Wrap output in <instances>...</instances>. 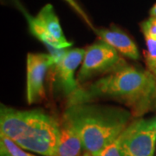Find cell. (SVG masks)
Here are the masks:
<instances>
[{"label":"cell","instance_id":"5bb4252c","mask_svg":"<svg viewBox=\"0 0 156 156\" xmlns=\"http://www.w3.org/2000/svg\"><path fill=\"white\" fill-rule=\"evenodd\" d=\"M147 50H145V62L147 70L153 73L156 69V39L145 38Z\"/></svg>","mask_w":156,"mask_h":156},{"label":"cell","instance_id":"277c9868","mask_svg":"<svg viewBox=\"0 0 156 156\" xmlns=\"http://www.w3.org/2000/svg\"><path fill=\"white\" fill-rule=\"evenodd\" d=\"M118 139L121 156H154L156 116L129 123Z\"/></svg>","mask_w":156,"mask_h":156},{"label":"cell","instance_id":"9c48e42d","mask_svg":"<svg viewBox=\"0 0 156 156\" xmlns=\"http://www.w3.org/2000/svg\"><path fill=\"white\" fill-rule=\"evenodd\" d=\"M101 39L118 52L130 59L138 60L140 53L134 41L127 34L116 28L101 29L96 30Z\"/></svg>","mask_w":156,"mask_h":156},{"label":"cell","instance_id":"52a82bcc","mask_svg":"<svg viewBox=\"0 0 156 156\" xmlns=\"http://www.w3.org/2000/svg\"><path fill=\"white\" fill-rule=\"evenodd\" d=\"M84 49L65 50L60 59L53 65L55 69L56 82L58 88L64 95L71 97L79 88L75 79V72L83 61Z\"/></svg>","mask_w":156,"mask_h":156},{"label":"cell","instance_id":"6da1fadb","mask_svg":"<svg viewBox=\"0 0 156 156\" xmlns=\"http://www.w3.org/2000/svg\"><path fill=\"white\" fill-rule=\"evenodd\" d=\"M97 97L121 101L134 116H141L156 103V76L149 70L125 66L100 78L85 90L78 89L69 97V105L83 104Z\"/></svg>","mask_w":156,"mask_h":156},{"label":"cell","instance_id":"ba28073f","mask_svg":"<svg viewBox=\"0 0 156 156\" xmlns=\"http://www.w3.org/2000/svg\"><path fill=\"white\" fill-rule=\"evenodd\" d=\"M42 110H17L1 105L0 133L13 141L20 140Z\"/></svg>","mask_w":156,"mask_h":156},{"label":"cell","instance_id":"e0dca14e","mask_svg":"<svg viewBox=\"0 0 156 156\" xmlns=\"http://www.w3.org/2000/svg\"><path fill=\"white\" fill-rule=\"evenodd\" d=\"M150 16H151V17H156V4L154 5L153 6L152 8H151Z\"/></svg>","mask_w":156,"mask_h":156},{"label":"cell","instance_id":"30bf717a","mask_svg":"<svg viewBox=\"0 0 156 156\" xmlns=\"http://www.w3.org/2000/svg\"><path fill=\"white\" fill-rule=\"evenodd\" d=\"M83 147L81 138L72 126L63 119L60 126V135L56 156H80Z\"/></svg>","mask_w":156,"mask_h":156},{"label":"cell","instance_id":"7c38bea8","mask_svg":"<svg viewBox=\"0 0 156 156\" xmlns=\"http://www.w3.org/2000/svg\"><path fill=\"white\" fill-rule=\"evenodd\" d=\"M27 17H28L29 25H30V30L31 33L41 42H43L48 47L49 50L50 49H56V50L67 49L65 45L59 43L53 37H51L50 34L47 32V30L39 23L36 17H30L29 16H27Z\"/></svg>","mask_w":156,"mask_h":156},{"label":"cell","instance_id":"9a60e30c","mask_svg":"<svg viewBox=\"0 0 156 156\" xmlns=\"http://www.w3.org/2000/svg\"><path fill=\"white\" fill-rule=\"evenodd\" d=\"M141 30L145 38L156 39V17H151L141 23Z\"/></svg>","mask_w":156,"mask_h":156},{"label":"cell","instance_id":"ffe728a7","mask_svg":"<svg viewBox=\"0 0 156 156\" xmlns=\"http://www.w3.org/2000/svg\"><path fill=\"white\" fill-rule=\"evenodd\" d=\"M155 106H156V103H155Z\"/></svg>","mask_w":156,"mask_h":156},{"label":"cell","instance_id":"5b68a950","mask_svg":"<svg viewBox=\"0 0 156 156\" xmlns=\"http://www.w3.org/2000/svg\"><path fill=\"white\" fill-rule=\"evenodd\" d=\"M126 66L118 51L103 41L90 45L85 51L83 61L77 76V83H83L94 76L115 71Z\"/></svg>","mask_w":156,"mask_h":156},{"label":"cell","instance_id":"4fadbf2b","mask_svg":"<svg viewBox=\"0 0 156 156\" xmlns=\"http://www.w3.org/2000/svg\"><path fill=\"white\" fill-rule=\"evenodd\" d=\"M0 154L1 156H35L25 152L15 141L4 135L0 136Z\"/></svg>","mask_w":156,"mask_h":156},{"label":"cell","instance_id":"ac0fdd59","mask_svg":"<svg viewBox=\"0 0 156 156\" xmlns=\"http://www.w3.org/2000/svg\"><path fill=\"white\" fill-rule=\"evenodd\" d=\"M82 156H93V155H92L91 154H89V153H88V152H85V153H84L83 154V155H82Z\"/></svg>","mask_w":156,"mask_h":156},{"label":"cell","instance_id":"2e32d148","mask_svg":"<svg viewBox=\"0 0 156 156\" xmlns=\"http://www.w3.org/2000/svg\"><path fill=\"white\" fill-rule=\"evenodd\" d=\"M98 156H121L119 139L117 138L110 145L107 146Z\"/></svg>","mask_w":156,"mask_h":156},{"label":"cell","instance_id":"3957f363","mask_svg":"<svg viewBox=\"0 0 156 156\" xmlns=\"http://www.w3.org/2000/svg\"><path fill=\"white\" fill-rule=\"evenodd\" d=\"M60 125L53 117L41 112L20 140L16 141L23 149L44 156H56Z\"/></svg>","mask_w":156,"mask_h":156},{"label":"cell","instance_id":"7a4b0ae2","mask_svg":"<svg viewBox=\"0 0 156 156\" xmlns=\"http://www.w3.org/2000/svg\"><path fill=\"white\" fill-rule=\"evenodd\" d=\"M130 116L119 108L76 104L68 108L63 119L77 132L85 152L98 156L129 125Z\"/></svg>","mask_w":156,"mask_h":156},{"label":"cell","instance_id":"d6986e66","mask_svg":"<svg viewBox=\"0 0 156 156\" xmlns=\"http://www.w3.org/2000/svg\"><path fill=\"white\" fill-rule=\"evenodd\" d=\"M153 74H154V76H156V69H155V70H154V72H153Z\"/></svg>","mask_w":156,"mask_h":156},{"label":"cell","instance_id":"8fae6325","mask_svg":"<svg viewBox=\"0 0 156 156\" xmlns=\"http://www.w3.org/2000/svg\"><path fill=\"white\" fill-rule=\"evenodd\" d=\"M39 23L47 30L51 37L57 40L59 43L65 45L67 48L70 47L72 44L68 41L64 37L62 30L59 19L54 11V8L51 5H46L39 11L36 17Z\"/></svg>","mask_w":156,"mask_h":156},{"label":"cell","instance_id":"8992f818","mask_svg":"<svg viewBox=\"0 0 156 156\" xmlns=\"http://www.w3.org/2000/svg\"><path fill=\"white\" fill-rule=\"evenodd\" d=\"M51 55L29 53L26 58V99L29 104L44 99V77L48 69L54 65Z\"/></svg>","mask_w":156,"mask_h":156}]
</instances>
